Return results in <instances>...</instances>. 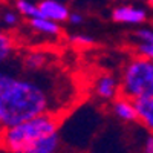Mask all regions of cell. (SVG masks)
<instances>
[{"label": "cell", "instance_id": "cell-1", "mask_svg": "<svg viewBox=\"0 0 153 153\" xmlns=\"http://www.w3.org/2000/svg\"><path fill=\"white\" fill-rule=\"evenodd\" d=\"M49 89L37 78L0 68V129L51 112Z\"/></svg>", "mask_w": 153, "mask_h": 153}, {"label": "cell", "instance_id": "cell-2", "mask_svg": "<svg viewBox=\"0 0 153 153\" xmlns=\"http://www.w3.org/2000/svg\"><path fill=\"white\" fill-rule=\"evenodd\" d=\"M60 118L52 112L19 123L16 126L0 129V147L8 153H23L42 138L58 133Z\"/></svg>", "mask_w": 153, "mask_h": 153}, {"label": "cell", "instance_id": "cell-3", "mask_svg": "<svg viewBox=\"0 0 153 153\" xmlns=\"http://www.w3.org/2000/svg\"><path fill=\"white\" fill-rule=\"evenodd\" d=\"M121 94L136 100L153 95V60L135 54L127 58L120 72Z\"/></svg>", "mask_w": 153, "mask_h": 153}, {"label": "cell", "instance_id": "cell-4", "mask_svg": "<svg viewBox=\"0 0 153 153\" xmlns=\"http://www.w3.org/2000/svg\"><path fill=\"white\" fill-rule=\"evenodd\" d=\"M112 22L118 25H127V26H143L149 20V11L144 6L123 3L115 6L110 12Z\"/></svg>", "mask_w": 153, "mask_h": 153}, {"label": "cell", "instance_id": "cell-5", "mask_svg": "<svg viewBox=\"0 0 153 153\" xmlns=\"http://www.w3.org/2000/svg\"><path fill=\"white\" fill-rule=\"evenodd\" d=\"M121 94L120 86V76L113 74H100L94 81V95L104 101V103H112V101Z\"/></svg>", "mask_w": 153, "mask_h": 153}, {"label": "cell", "instance_id": "cell-6", "mask_svg": "<svg viewBox=\"0 0 153 153\" xmlns=\"http://www.w3.org/2000/svg\"><path fill=\"white\" fill-rule=\"evenodd\" d=\"M110 109H112L113 117L118 121L126 123V124L138 123V112H136V106H135V100L120 94L110 103Z\"/></svg>", "mask_w": 153, "mask_h": 153}, {"label": "cell", "instance_id": "cell-7", "mask_svg": "<svg viewBox=\"0 0 153 153\" xmlns=\"http://www.w3.org/2000/svg\"><path fill=\"white\" fill-rule=\"evenodd\" d=\"M38 9H40V17L54 20L57 23L68 22L71 16L69 6L60 2V0H40L38 2Z\"/></svg>", "mask_w": 153, "mask_h": 153}, {"label": "cell", "instance_id": "cell-8", "mask_svg": "<svg viewBox=\"0 0 153 153\" xmlns=\"http://www.w3.org/2000/svg\"><path fill=\"white\" fill-rule=\"evenodd\" d=\"M28 26L32 32L45 38H58L63 34L61 23H57L54 20H49L45 17H35L28 20Z\"/></svg>", "mask_w": 153, "mask_h": 153}, {"label": "cell", "instance_id": "cell-9", "mask_svg": "<svg viewBox=\"0 0 153 153\" xmlns=\"http://www.w3.org/2000/svg\"><path fill=\"white\" fill-rule=\"evenodd\" d=\"M135 106L138 112V123L144 129L153 135V95L139 97L135 100Z\"/></svg>", "mask_w": 153, "mask_h": 153}, {"label": "cell", "instance_id": "cell-10", "mask_svg": "<svg viewBox=\"0 0 153 153\" xmlns=\"http://www.w3.org/2000/svg\"><path fill=\"white\" fill-rule=\"evenodd\" d=\"M60 150V133H52L42 138L40 141L32 144L23 153H58Z\"/></svg>", "mask_w": 153, "mask_h": 153}, {"label": "cell", "instance_id": "cell-11", "mask_svg": "<svg viewBox=\"0 0 153 153\" xmlns=\"http://www.w3.org/2000/svg\"><path fill=\"white\" fill-rule=\"evenodd\" d=\"M48 54L42 52V51H29L23 55V69L26 72H38L46 68L48 65Z\"/></svg>", "mask_w": 153, "mask_h": 153}, {"label": "cell", "instance_id": "cell-12", "mask_svg": "<svg viewBox=\"0 0 153 153\" xmlns=\"http://www.w3.org/2000/svg\"><path fill=\"white\" fill-rule=\"evenodd\" d=\"M16 38L8 31H0V68L6 66L16 54Z\"/></svg>", "mask_w": 153, "mask_h": 153}, {"label": "cell", "instance_id": "cell-13", "mask_svg": "<svg viewBox=\"0 0 153 153\" xmlns=\"http://www.w3.org/2000/svg\"><path fill=\"white\" fill-rule=\"evenodd\" d=\"M14 9L23 19H35L40 17V9H38V3L32 2V0H16L14 2Z\"/></svg>", "mask_w": 153, "mask_h": 153}, {"label": "cell", "instance_id": "cell-14", "mask_svg": "<svg viewBox=\"0 0 153 153\" xmlns=\"http://www.w3.org/2000/svg\"><path fill=\"white\" fill-rule=\"evenodd\" d=\"M0 20H2V23L5 25L8 29H14V28H17L20 25L22 16L19 14L16 9H5L2 12V16H0Z\"/></svg>", "mask_w": 153, "mask_h": 153}, {"label": "cell", "instance_id": "cell-15", "mask_svg": "<svg viewBox=\"0 0 153 153\" xmlns=\"http://www.w3.org/2000/svg\"><path fill=\"white\" fill-rule=\"evenodd\" d=\"M133 38L136 43L153 46V26H138V29L133 32Z\"/></svg>", "mask_w": 153, "mask_h": 153}, {"label": "cell", "instance_id": "cell-16", "mask_svg": "<svg viewBox=\"0 0 153 153\" xmlns=\"http://www.w3.org/2000/svg\"><path fill=\"white\" fill-rule=\"evenodd\" d=\"M71 43L76 48H89L95 43L94 37L87 35V34H75L71 37Z\"/></svg>", "mask_w": 153, "mask_h": 153}, {"label": "cell", "instance_id": "cell-17", "mask_svg": "<svg viewBox=\"0 0 153 153\" xmlns=\"http://www.w3.org/2000/svg\"><path fill=\"white\" fill-rule=\"evenodd\" d=\"M135 52L139 55H144L150 60H153V46L152 45H144V43H136Z\"/></svg>", "mask_w": 153, "mask_h": 153}, {"label": "cell", "instance_id": "cell-18", "mask_svg": "<svg viewBox=\"0 0 153 153\" xmlns=\"http://www.w3.org/2000/svg\"><path fill=\"white\" fill-rule=\"evenodd\" d=\"M71 25H74V26H80V25L84 23V16L81 14V12H71L69 16V20H68Z\"/></svg>", "mask_w": 153, "mask_h": 153}, {"label": "cell", "instance_id": "cell-19", "mask_svg": "<svg viewBox=\"0 0 153 153\" xmlns=\"http://www.w3.org/2000/svg\"><path fill=\"white\" fill-rule=\"evenodd\" d=\"M143 153H153V135L149 133L144 139V146H143Z\"/></svg>", "mask_w": 153, "mask_h": 153}, {"label": "cell", "instance_id": "cell-20", "mask_svg": "<svg viewBox=\"0 0 153 153\" xmlns=\"http://www.w3.org/2000/svg\"><path fill=\"white\" fill-rule=\"evenodd\" d=\"M146 3L149 5V8H152V9H153V0H146Z\"/></svg>", "mask_w": 153, "mask_h": 153}]
</instances>
